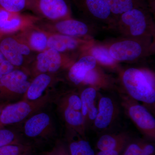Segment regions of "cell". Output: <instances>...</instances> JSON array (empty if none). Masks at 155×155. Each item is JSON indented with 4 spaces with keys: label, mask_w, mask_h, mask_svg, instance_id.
Masks as SVG:
<instances>
[{
    "label": "cell",
    "mask_w": 155,
    "mask_h": 155,
    "mask_svg": "<svg viewBox=\"0 0 155 155\" xmlns=\"http://www.w3.org/2000/svg\"><path fill=\"white\" fill-rule=\"evenodd\" d=\"M54 28L59 33L72 37L86 35L89 30L84 22L70 18L58 21Z\"/></svg>",
    "instance_id": "obj_19"
},
{
    "label": "cell",
    "mask_w": 155,
    "mask_h": 155,
    "mask_svg": "<svg viewBox=\"0 0 155 155\" xmlns=\"http://www.w3.org/2000/svg\"><path fill=\"white\" fill-rule=\"evenodd\" d=\"M23 130L25 136L31 139L49 138L56 131L51 115L41 110L25 120Z\"/></svg>",
    "instance_id": "obj_7"
},
{
    "label": "cell",
    "mask_w": 155,
    "mask_h": 155,
    "mask_svg": "<svg viewBox=\"0 0 155 155\" xmlns=\"http://www.w3.org/2000/svg\"><path fill=\"white\" fill-rule=\"evenodd\" d=\"M6 60V59L2 53L0 51V64L4 62V61H5Z\"/></svg>",
    "instance_id": "obj_35"
},
{
    "label": "cell",
    "mask_w": 155,
    "mask_h": 155,
    "mask_svg": "<svg viewBox=\"0 0 155 155\" xmlns=\"http://www.w3.org/2000/svg\"><path fill=\"white\" fill-rule=\"evenodd\" d=\"M49 35L43 31H34L28 36L27 45L31 49L41 52L48 48Z\"/></svg>",
    "instance_id": "obj_24"
},
{
    "label": "cell",
    "mask_w": 155,
    "mask_h": 155,
    "mask_svg": "<svg viewBox=\"0 0 155 155\" xmlns=\"http://www.w3.org/2000/svg\"><path fill=\"white\" fill-rule=\"evenodd\" d=\"M119 101L114 97L100 94L98 98V112L92 127L98 133L107 132L116 124L121 112Z\"/></svg>",
    "instance_id": "obj_5"
},
{
    "label": "cell",
    "mask_w": 155,
    "mask_h": 155,
    "mask_svg": "<svg viewBox=\"0 0 155 155\" xmlns=\"http://www.w3.org/2000/svg\"><path fill=\"white\" fill-rule=\"evenodd\" d=\"M61 53L51 48L40 52L36 59V68L39 74L56 73L61 69L71 67Z\"/></svg>",
    "instance_id": "obj_13"
},
{
    "label": "cell",
    "mask_w": 155,
    "mask_h": 155,
    "mask_svg": "<svg viewBox=\"0 0 155 155\" xmlns=\"http://www.w3.org/2000/svg\"><path fill=\"white\" fill-rule=\"evenodd\" d=\"M29 6V0H0V7L13 13H20Z\"/></svg>",
    "instance_id": "obj_26"
},
{
    "label": "cell",
    "mask_w": 155,
    "mask_h": 155,
    "mask_svg": "<svg viewBox=\"0 0 155 155\" xmlns=\"http://www.w3.org/2000/svg\"><path fill=\"white\" fill-rule=\"evenodd\" d=\"M145 139L131 138L127 143L121 155H140Z\"/></svg>",
    "instance_id": "obj_29"
},
{
    "label": "cell",
    "mask_w": 155,
    "mask_h": 155,
    "mask_svg": "<svg viewBox=\"0 0 155 155\" xmlns=\"http://www.w3.org/2000/svg\"><path fill=\"white\" fill-rule=\"evenodd\" d=\"M6 104H3V103H0V115L2 113V110L3 108L6 105Z\"/></svg>",
    "instance_id": "obj_36"
},
{
    "label": "cell",
    "mask_w": 155,
    "mask_h": 155,
    "mask_svg": "<svg viewBox=\"0 0 155 155\" xmlns=\"http://www.w3.org/2000/svg\"><path fill=\"white\" fill-rule=\"evenodd\" d=\"M38 20L33 16L9 12L0 7V35L26 30L32 27Z\"/></svg>",
    "instance_id": "obj_8"
},
{
    "label": "cell",
    "mask_w": 155,
    "mask_h": 155,
    "mask_svg": "<svg viewBox=\"0 0 155 155\" xmlns=\"http://www.w3.org/2000/svg\"><path fill=\"white\" fill-rule=\"evenodd\" d=\"M72 1L87 17L105 23H114L116 20L104 0Z\"/></svg>",
    "instance_id": "obj_11"
},
{
    "label": "cell",
    "mask_w": 155,
    "mask_h": 155,
    "mask_svg": "<svg viewBox=\"0 0 155 155\" xmlns=\"http://www.w3.org/2000/svg\"><path fill=\"white\" fill-rule=\"evenodd\" d=\"M79 93L81 111L87 131L92 127L97 114L98 91L91 87H84Z\"/></svg>",
    "instance_id": "obj_12"
},
{
    "label": "cell",
    "mask_w": 155,
    "mask_h": 155,
    "mask_svg": "<svg viewBox=\"0 0 155 155\" xmlns=\"http://www.w3.org/2000/svg\"><path fill=\"white\" fill-rule=\"evenodd\" d=\"M132 138L126 131L102 134L97 142L96 147L99 151L113 149L129 141Z\"/></svg>",
    "instance_id": "obj_20"
},
{
    "label": "cell",
    "mask_w": 155,
    "mask_h": 155,
    "mask_svg": "<svg viewBox=\"0 0 155 155\" xmlns=\"http://www.w3.org/2000/svg\"><path fill=\"white\" fill-rule=\"evenodd\" d=\"M21 143L17 132L5 127L0 128V148L12 144Z\"/></svg>",
    "instance_id": "obj_27"
},
{
    "label": "cell",
    "mask_w": 155,
    "mask_h": 155,
    "mask_svg": "<svg viewBox=\"0 0 155 155\" xmlns=\"http://www.w3.org/2000/svg\"><path fill=\"white\" fill-rule=\"evenodd\" d=\"M52 81L51 76L47 73L38 74L31 82L23 100L32 101L40 98L44 95Z\"/></svg>",
    "instance_id": "obj_21"
},
{
    "label": "cell",
    "mask_w": 155,
    "mask_h": 155,
    "mask_svg": "<svg viewBox=\"0 0 155 155\" xmlns=\"http://www.w3.org/2000/svg\"><path fill=\"white\" fill-rule=\"evenodd\" d=\"M20 42L14 38L8 37L0 42V51L7 61L14 67L22 66L24 62V56L20 50Z\"/></svg>",
    "instance_id": "obj_17"
},
{
    "label": "cell",
    "mask_w": 155,
    "mask_h": 155,
    "mask_svg": "<svg viewBox=\"0 0 155 155\" xmlns=\"http://www.w3.org/2000/svg\"><path fill=\"white\" fill-rule=\"evenodd\" d=\"M136 1H140L147 3L149 6L150 9L153 10V8H154L155 0H136Z\"/></svg>",
    "instance_id": "obj_34"
},
{
    "label": "cell",
    "mask_w": 155,
    "mask_h": 155,
    "mask_svg": "<svg viewBox=\"0 0 155 155\" xmlns=\"http://www.w3.org/2000/svg\"><path fill=\"white\" fill-rule=\"evenodd\" d=\"M31 150L28 145L22 143L12 144L0 148V155H21Z\"/></svg>",
    "instance_id": "obj_28"
},
{
    "label": "cell",
    "mask_w": 155,
    "mask_h": 155,
    "mask_svg": "<svg viewBox=\"0 0 155 155\" xmlns=\"http://www.w3.org/2000/svg\"><path fill=\"white\" fill-rule=\"evenodd\" d=\"M46 155H70L65 142L59 140L56 142L52 150Z\"/></svg>",
    "instance_id": "obj_30"
},
{
    "label": "cell",
    "mask_w": 155,
    "mask_h": 155,
    "mask_svg": "<svg viewBox=\"0 0 155 155\" xmlns=\"http://www.w3.org/2000/svg\"><path fill=\"white\" fill-rule=\"evenodd\" d=\"M1 69L4 75H6L8 74L15 69V67L14 65L9 62L8 61L6 60L5 61L3 62L2 63L0 64Z\"/></svg>",
    "instance_id": "obj_33"
},
{
    "label": "cell",
    "mask_w": 155,
    "mask_h": 155,
    "mask_svg": "<svg viewBox=\"0 0 155 155\" xmlns=\"http://www.w3.org/2000/svg\"><path fill=\"white\" fill-rule=\"evenodd\" d=\"M58 114L66 126L67 131L78 134L86 139L79 92L70 91L53 97Z\"/></svg>",
    "instance_id": "obj_2"
},
{
    "label": "cell",
    "mask_w": 155,
    "mask_h": 155,
    "mask_svg": "<svg viewBox=\"0 0 155 155\" xmlns=\"http://www.w3.org/2000/svg\"><path fill=\"white\" fill-rule=\"evenodd\" d=\"M96 60L91 55L84 56L69 68L68 77L75 86H81L87 73L96 67Z\"/></svg>",
    "instance_id": "obj_16"
},
{
    "label": "cell",
    "mask_w": 155,
    "mask_h": 155,
    "mask_svg": "<svg viewBox=\"0 0 155 155\" xmlns=\"http://www.w3.org/2000/svg\"><path fill=\"white\" fill-rule=\"evenodd\" d=\"M91 54L102 65L113 67L117 62L111 56L109 49L102 46L94 47L91 50Z\"/></svg>",
    "instance_id": "obj_25"
},
{
    "label": "cell",
    "mask_w": 155,
    "mask_h": 155,
    "mask_svg": "<svg viewBox=\"0 0 155 155\" xmlns=\"http://www.w3.org/2000/svg\"><path fill=\"white\" fill-rule=\"evenodd\" d=\"M155 147L153 142L145 139L141 153L140 155H155Z\"/></svg>",
    "instance_id": "obj_31"
},
{
    "label": "cell",
    "mask_w": 155,
    "mask_h": 155,
    "mask_svg": "<svg viewBox=\"0 0 155 155\" xmlns=\"http://www.w3.org/2000/svg\"><path fill=\"white\" fill-rule=\"evenodd\" d=\"M119 102L139 131L145 139L153 142L155 140V119L149 110L139 102L118 91Z\"/></svg>",
    "instance_id": "obj_3"
},
{
    "label": "cell",
    "mask_w": 155,
    "mask_h": 155,
    "mask_svg": "<svg viewBox=\"0 0 155 155\" xmlns=\"http://www.w3.org/2000/svg\"><path fill=\"white\" fill-rule=\"evenodd\" d=\"M90 86L97 90H117L114 79L97 67L87 73L80 87Z\"/></svg>",
    "instance_id": "obj_15"
},
{
    "label": "cell",
    "mask_w": 155,
    "mask_h": 155,
    "mask_svg": "<svg viewBox=\"0 0 155 155\" xmlns=\"http://www.w3.org/2000/svg\"><path fill=\"white\" fill-rule=\"evenodd\" d=\"M113 16L119 18L122 14L131 9L139 7H145L150 9L147 3L136 0H104Z\"/></svg>",
    "instance_id": "obj_23"
},
{
    "label": "cell",
    "mask_w": 155,
    "mask_h": 155,
    "mask_svg": "<svg viewBox=\"0 0 155 155\" xmlns=\"http://www.w3.org/2000/svg\"><path fill=\"white\" fill-rule=\"evenodd\" d=\"M52 98L53 96L48 93L35 101L22 100L6 104L0 115V128L25 121L32 115L41 110L52 101Z\"/></svg>",
    "instance_id": "obj_4"
},
{
    "label": "cell",
    "mask_w": 155,
    "mask_h": 155,
    "mask_svg": "<svg viewBox=\"0 0 155 155\" xmlns=\"http://www.w3.org/2000/svg\"><path fill=\"white\" fill-rule=\"evenodd\" d=\"M150 11L145 7L134 8L122 14L118 18L119 23L127 28L132 36H140L146 31Z\"/></svg>",
    "instance_id": "obj_10"
},
{
    "label": "cell",
    "mask_w": 155,
    "mask_h": 155,
    "mask_svg": "<svg viewBox=\"0 0 155 155\" xmlns=\"http://www.w3.org/2000/svg\"><path fill=\"white\" fill-rule=\"evenodd\" d=\"M30 83L28 74L21 69L4 75L0 79V103L23 98Z\"/></svg>",
    "instance_id": "obj_6"
},
{
    "label": "cell",
    "mask_w": 155,
    "mask_h": 155,
    "mask_svg": "<svg viewBox=\"0 0 155 155\" xmlns=\"http://www.w3.org/2000/svg\"><path fill=\"white\" fill-rule=\"evenodd\" d=\"M29 6L51 20L68 19L71 15L66 0H29Z\"/></svg>",
    "instance_id": "obj_9"
},
{
    "label": "cell",
    "mask_w": 155,
    "mask_h": 155,
    "mask_svg": "<svg viewBox=\"0 0 155 155\" xmlns=\"http://www.w3.org/2000/svg\"><path fill=\"white\" fill-rule=\"evenodd\" d=\"M128 141L113 149L105 151H99L95 153V155H121Z\"/></svg>",
    "instance_id": "obj_32"
},
{
    "label": "cell",
    "mask_w": 155,
    "mask_h": 155,
    "mask_svg": "<svg viewBox=\"0 0 155 155\" xmlns=\"http://www.w3.org/2000/svg\"><path fill=\"white\" fill-rule=\"evenodd\" d=\"M123 90L128 96L142 103L150 111L155 108V79L153 72L147 69L128 68L121 77Z\"/></svg>",
    "instance_id": "obj_1"
},
{
    "label": "cell",
    "mask_w": 155,
    "mask_h": 155,
    "mask_svg": "<svg viewBox=\"0 0 155 155\" xmlns=\"http://www.w3.org/2000/svg\"><path fill=\"white\" fill-rule=\"evenodd\" d=\"M66 143L70 155H95L87 139L75 132L67 131Z\"/></svg>",
    "instance_id": "obj_18"
},
{
    "label": "cell",
    "mask_w": 155,
    "mask_h": 155,
    "mask_svg": "<svg viewBox=\"0 0 155 155\" xmlns=\"http://www.w3.org/2000/svg\"><path fill=\"white\" fill-rule=\"evenodd\" d=\"M82 41L72 37L62 34L49 35L48 48L55 50L59 52H64L77 48Z\"/></svg>",
    "instance_id": "obj_22"
},
{
    "label": "cell",
    "mask_w": 155,
    "mask_h": 155,
    "mask_svg": "<svg viewBox=\"0 0 155 155\" xmlns=\"http://www.w3.org/2000/svg\"><path fill=\"white\" fill-rule=\"evenodd\" d=\"M111 56L117 61H133L139 58L143 52L141 45L132 40L114 43L109 48Z\"/></svg>",
    "instance_id": "obj_14"
},
{
    "label": "cell",
    "mask_w": 155,
    "mask_h": 155,
    "mask_svg": "<svg viewBox=\"0 0 155 155\" xmlns=\"http://www.w3.org/2000/svg\"><path fill=\"white\" fill-rule=\"evenodd\" d=\"M30 153L31 150L28 151L26 152L23 153V154H21V155H30Z\"/></svg>",
    "instance_id": "obj_37"
}]
</instances>
